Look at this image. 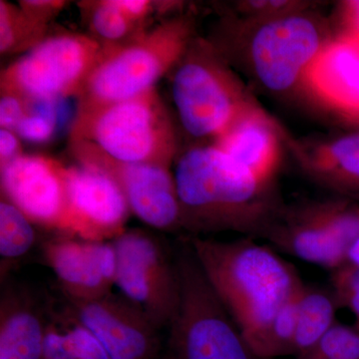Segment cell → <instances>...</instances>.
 <instances>
[{"mask_svg":"<svg viewBox=\"0 0 359 359\" xmlns=\"http://www.w3.org/2000/svg\"><path fill=\"white\" fill-rule=\"evenodd\" d=\"M174 177L182 230L189 236L235 231L261 238L285 204L276 187L264 185L212 144L177 157Z\"/></svg>","mask_w":359,"mask_h":359,"instance_id":"obj_1","label":"cell"},{"mask_svg":"<svg viewBox=\"0 0 359 359\" xmlns=\"http://www.w3.org/2000/svg\"><path fill=\"white\" fill-rule=\"evenodd\" d=\"M187 240L212 289L259 358L276 314L304 285L297 269L257 238L224 242L188 236Z\"/></svg>","mask_w":359,"mask_h":359,"instance_id":"obj_2","label":"cell"},{"mask_svg":"<svg viewBox=\"0 0 359 359\" xmlns=\"http://www.w3.org/2000/svg\"><path fill=\"white\" fill-rule=\"evenodd\" d=\"M224 44L217 48L231 65L266 91L285 95L301 88L302 78L334 32L313 8L261 22L224 18Z\"/></svg>","mask_w":359,"mask_h":359,"instance_id":"obj_3","label":"cell"},{"mask_svg":"<svg viewBox=\"0 0 359 359\" xmlns=\"http://www.w3.org/2000/svg\"><path fill=\"white\" fill-rule=\"evenodd\" d=\"M196 34L195 20L181 13L124 44L103 47L81 91L79 108L119 102L156 88L179 65Z\"/></svg>","mask_w":359,"mask_h":359,"instance_id":"obj_4","label":"cell"},{"mask_svg":"<svg viewBox=\"0 0 359 359\" xmlns=\"http://www.w3.org/2000/svg\"><path fill=\"white\" fill-rule=\"evenodd\" d=\"M172 96L187 133L212 142L259 103L216 45L198 35L173 70Z\"/></svg>","mask_w":359,"mask_h":359,"instance_id":"obj_5","label":"cell"},{"mask_svg":"<svg viewBox=\"0 0 359 359\" xmlns=\"http://www.w3.org/2000/svg\"><path fill=\"white\" fill-rule=\"evenodd\" d=\"M80 141L122 163L172 167L178 154L173 122L156 88L119 102L79 108L71 142Z\"/></svg>","mask_w":359,"mask_h":359,"instance_id":"obj_6","label":"cell"},{"mask_svg":"<svg viewBox=\"0 0 359 359\" xmlns=\"http://www.w3.org/2000/svg\"><path fill=\"white\" fill-rule=\"evenodd\" d=\"M174 252L180 297L168 327L169 359H262L212 289L187 238Z\"/></svg>","mask_w":359,"mask_h":359,"instance_id":"obj_7","label":"cell"},{"mask_svg":"<svg viewBox=\"0 0 359 359\" xmlns=\"http://www.w3.org/2000/svg\"><path fill=\"white\" fill-rule=\"evenodd\" d=\"M102 49L96 39L78 33L47 37L2 70L1 94L30 102L81 93Z\"/></svg>","mask_w":359,"mask_h":359,"instance_id":"obj_8","label":"cell"},{"mask_svg":"<svg viewBox=\"0 0 359 359\" xmlns=\"http://www.w3.org/2000/svg\"><path fill=\"white\" fill-rule=\"evenodd\" d=\"M112 243L117 257L115 287L161 330L168 328L180 297L174 250L154 233L139 229L125 231Z\"/></svg>","mask_w":359,"mask_h":359,"instance_id":"obj_9","label":"cell"},{"mask_svg":"<svg viewBox=\"0 0 359 359\" xmlns=\"http://www.w3.org/2000/svg\"><path fill=\"white\" fill-rule=\"evenodd\" d=\"M77 162L102 168L114 178L132 214L150 228L182 230L181 209L174 170L155 164L118 162L88 142H71Z\"/></svg>","mask_w":359,"mask_h":359,"instance_id":"obj_10","label":"cell"},{"mask_svg":"<svg viewBox=\"0 0 359 359\" xmlns=\"http://www.w3.org/2000/svg\"><path fill=\"white\" fill-rule=\"evenodd\" d=\"M65 235L113 241L126 231L131 214L124 193L102 168L87 163L65 167Z\"/></svg>","mask_w":359,"mask_h":359,"instance_id":"obj_11","label":"cell"},{"mask_svg":"<svg viewBox=\"0 0 359 359\" xmlns=\"http://www.w3.org/2000/svg\"><path fill=\"white\" fill-rule=\"evenodd\" d=\"M65 313L98 339L109 359H156L162 330L147 314L120 294L92 301L66 299Z\"/></svg>","mask_w":359,"mask_h":359,"instance_id":"obj_12","label":"cell"},{"mask_svg":"<svg viewBox=\"0 0 359 359\" xmlns=\"http://www.w3.org/2000/svg\"><path fill=\"white\" fill-rule=\"evenodd\" d=\"M40 245L42 261L67 301H92L112 292L117 271L112 241L58 233Z\"/></svg>","mask_w":359,"mask_h":359,"instance_id":"obj_13","label":"cell"},{"mask_svg":"<svg viewBox=\"0 0 359 359\" xmlns=\"http://www.w3.org/2000/svg\"><path fill=\"white\" fill-rule=\"evenodd\" d=\"M65 167L44 156L20 155L1 167L2 198L35 226L65 233Z\"/></svg>","mask_w":359,"mask_h":359,"instance_id":"obj_14","label":"cell"},{"mask_svg":"<svg viewBox=\"0 0 359 359\" xmlns=\"http://www.w3.org/2000/svg\"><path fill=\"white\" fill-rule=\"evenodd\" d=\"M299 89L347 121L359 115V36L335 32L309 65Z\"/></svg>","mask_w":359,"mask_h":359,"instance_id":"obj_15","label":"cell"},{"mask_svg":"<svg viewBox=\"0 0 359 359\" xmlns=\"http://www.w3.org/2000/svg\"><path fill=\"white\" fill-rule=\"evenodd\" d=\"M289 134L259 102L245 110L211 144L264 185L276 187Z\"/></svg>","mask_w":359,"mask_h":359,"instance_id":"obj_16","label":"cell"},{"mask_svg":"<svg viewBox=\"0 0 359 359\" xmlns=\"http://www.w3.org/2000/svg\"><path fill=\"white\" fill-rule=\"evenodd\" d=\"M261 238L276 250L334 271L346 263V252L323 223L313 200L283 204Z\"/></svg>","mask_w":359,"mask_h":359,"instance_id":"obj_17","label":"cell"},{"mask_svg":"<svg viewBox=\"0 0 359 359\" xmlns=\"http://www.w3.org/2000/svg\"><path fill=\"white\" fill-rule=\"evenodd\" d=\"M287 151L302 173L316 185L337 193L359 192V134L295 138L289 134Z\"/></svg>","mask_w":359,"mask_h":359,"instance_id":"obj_18","label":"cell"},{"mask_svg":"<svg viewBox=\"0 0 359 359\" xmlns=\"http://www.w3.org/2000/svg\"><path fill=\"white\" fill-rule=\"evenodd\" d=\"M0 297V353L16 359H42L49 320L28 287L4 282Z\"/></svg>","mask_w":359,"mask_h":359,"instance_id":"obj_19","label":"cell"},{"mask_svg":"<svg viewBox=\"0 0 359 359\" xmlns=\"http://www.w3.org/2000/svg\"><path fill=\"white\" fill-rule=\"evenodd\" d=\"M337 302L334 292L304 283L297 297V327L294 355L314 346L335 323Z\"/></svg>","mask_w":359,"mask_h":359,"instance_id":"obj_20","label":"cell"},{"mask_svg":"<svg viewBox=\"0 0 359 359\" xmlns=\"http://www.w3.org/2000/svg\"><path fill=\"white\" fill-rule=\"evenodd\" d=\"M37 244L35 224L6 198L0 202V257L1 283L13 264L27 256Z\"/></svg>","mask_w":359,"mask_h":359,"instance_id":"obj_21","label":"cell"},{"mask_svg":"<svg viewBox=\"0 0 359 359\" xmlns=\"http://www.w3.org/2000/svg\"><path fill=\"white\" fill-rule=\"evenodd\" d=\"M47 25L34 20L21 7L0 1V51L1 53L22 51L40 43Z\"/></svg>","mask_w":359,"mask_h":359,"instance_id":"obj_22","label":"cell"},{"mask_svg":"<svg viewBox=\"0 0 359 359\" xmlns=\"http://www.w3.org/2000/svg\"><path fill=\"white\" fill-rule=\"evenodd\" d=\"M299 294V292L290 299L271 321L263 348L259 353L262 359H273L294 354Z\"/></svg>","mask_w":359,"mask_h":359,"instance_id":"obj_23","label":"cell"},{"mask_svg":"<svg viewBox=\"0 0 359 359\" xmlns=\"http://www.w3.org/2000/svg\"><path fill=\"white\" fill-rule=\"evenodd\" d=\"M318 2L304 0H241L230 4L226 18L241 22H261L316 7Z\"/></svg>","mask_w":359,"mask_h":359,"instance_id":"obj_24","label":"cell"},{"mask_svg":"<svg viewBox=\"0 0 359 359\" xmlns=\"http://www.w3.org/2000/svg\"><path fill=\"white\" fill-rule=\"evenodd\" d=\"M297 359H359V332L335 323Z\"/></svg>","mask_w":359,"mask_h":359,"instance_id":"obj_25","label":"cell"},{"mask_svg":"<svg viewBox=\"0 0 359 359\" xmlns=\"http://www.w3.org/2000/svg\"><path fill=\"white\" fill-rule=\"evenodd\" d=\"M91 26L99 37L111 43L124 39L135 27L134 23L116 6L115 0L100 1L94 6Z\"/></svg>","mask_w":359,"mask_h":359,"instance_id":"obj_26","label":"cell"},{"mask_svg":"<svg viewBox=\"0 0 359 359\" xmlns=\"http://www.w3.org/2000/svg\"><path fill=\"white\" fill-rule=\"evenodd\" d=\"M344 264L332 271V292L337 304L346 302L359 318V266Z\"/></svg>","mask_w":359,"mask_h":359,"instance_id":"obj_27","label":"cell"},{"mask_svg":"<svg viewBox=\"0 0 359 359\" xmlns=\"http://www.w3.org/2000/svg\"><path fill=\"white\" fill-rule=\"evenodd\" d=\"M57 130L56 120L27 110L14 132L23 140L32 143H44L50 140Z\"/></svg>","mask_w":359,"mask_h":359,"instance_id":"obj_28","label":"cell"},{"mask_svg":"<svg viewBox=\"0 0 359 359\" xmlns=\"http://www.w3.org/2000/svg\"><path fill=\"white\" fill-rule=\"evenodd\" d=\"M27 113V102L20 97L1 94L0 99V126L1 129L15 130Z\"/></svg>","mask_w":359,"mask_h":359,"instance_id":"obj_29","label":"cell"},{"mask_svg":"<svg viewBox=\"0 0 359 359\" xmlns=\"http://www.w3.org/2000/svg\"><path fill=\"white\" fill-rule=\"evenodd\" d=\"M337 15L340 28L337 32L351 33L359 36V0L341 2Z\"/></svg>","mask_w":359,"mask_h":359,"instance_id":"obj_30","label":"cell"},{"mask_svg":"<svg viewBox=\"0 0 359 359\" xmlns=\"http://www.w3.org/2000/svg\"><path fill=\"white\" fill-rule=\"evenodd\" d=\"M20 7L39 22H47L62 8V1H21Z\"/></svg>","mask_w":359,"mask_h":359,"instance_id":"obj_31","label":"cell"},{"mask_svg":"<svg viewBox=\"0 0 359 359\" xmlns=\"http://www.w3.org/2000/svg\"><path fill=\"white\" fill-rule=\"evenodd\" d=\"M20 143L18 135L11 130H0V163L1 167L20 156Z\"/></svg>","mask_w":359,"mask_h":359,"instance_id":"obj_32","label":"cell"},{"mask_svg":"<svg viewBox=\"0 0 359 359\" xmlns=\"http://www.w3.org/2000/svg\"><path fill=\"white\" fill-rule=\"evenodd\" d=\"M115 4L135 25L145 20L152 11V4L146 0H115Z\"/></svg>","mask_w":359,"mask_h":359,"instance_id":"obj_33","label":"cell"},{"mask_svg":"<svg viewBox=\"0 0 359 359\" xmlns=\"http://www.w3.org/2000/svg\"><path fill=\"white\" fill-rule=\"evenodd\" d=\"M346 263L359 266V238L353 243V245L349 248V250H347Z\"/></svg>","mask_w":359,"mask_h":359,"instance_id":"obj_34","label":"cell"},{"mask_svg":"<svg viewBox=\"0 0 359 359\" xmlns=\"http://www.w3.org/2000/svg\"><path fill=\"white\" fill-rule=\"evenodd\" d=\"M349 122L354 123V124L358 125V131H356V133L359 134V115L355 116V117H353V119L348 120Z\"/></svg>","mask_w":359,"mask_h":359,"instance_id":"obj_35","label":"cell"}]
</instances>
